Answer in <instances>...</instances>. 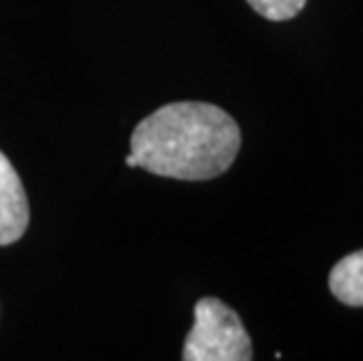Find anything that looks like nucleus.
<instances>
[{"label":"nucleus","instance_id":"1","mask_svg":"<svg viewBox=\"0 0 363 361\" xmlns=\"http://www.w3.org/2000/svg\"><path fill=\"white\" fill-rule=\"evenodd\" d=\"M239 148L242 129L228 111L204 101H176L138 122L127 167L176 181H208L233 167Z\"/></svg>","mask_w":363,"mask_h":361},{"label":"nucleus","instance_id":"2","mask_svg":"<svg viewBox=\"0 0 363 361\" xmlns=\"http://www.w3.org/2000/svg\"><path fill=\"white\" fill-rule=\"evenodd\" d=\"M185 361H251L253 345L239 314L218 298H199L183 345Z\"/></svg>","mask_w":363,"mask_h":361},{"label":"nucleus","instance_id":"3","mask_svg":"<svg viewBox=\"0 0 363 361\" xmlns=\"http://www.w3.org/2000/svg\"><path fill=\"white\" fill-rule=\"evenodd\" d=\"M30 221L28 197L17 169L0 150V247L14 244L24 237Z\"/></svg>","mask_w":363,"mask_h":361},{"label":"nucleus","instance_id":"4","mask_svg":"<svg viewBox=\"0 0 363 361\" xmlns=\"http://www.w3.org/2000/svg\"><path fill=\"white\" fill-rule=\"evenodd\" d=\"M328 287L342 305L363 307V249L337 260L330 270Z\"/></svg>","mask_w":363,"mask_h":361},{"label":"nucleus","instance_id":"5","mask_svg":"<svg viewBox=\"0 0 363 361\" xmlns=\"http://www.w3.org/2000/svg\"><path fill=\"white\" fill-rule=\"evenodd\" d=\"M260 17L269 21H289L305 10L307 0H246Z\"/></svg>","mask_w":363,"mask_h":361}]
</instances>
